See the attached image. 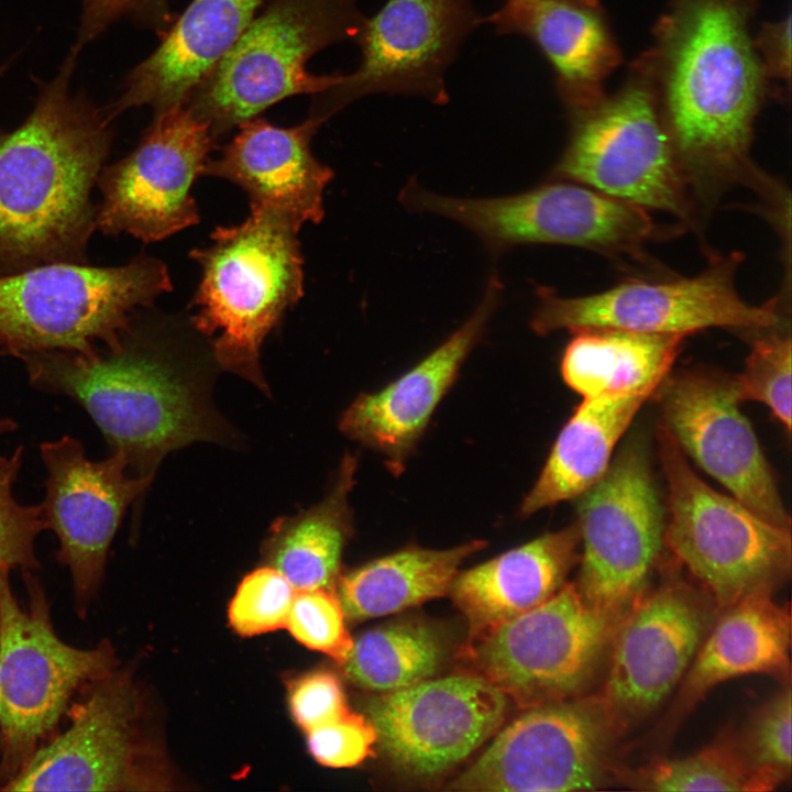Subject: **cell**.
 I'll list each match as a JSON object with an SVG mask.
<instances>
[{"mask_svg": "<svg viewBox=\"0 0 792 792\" xmlns=\"http://www.w3.org/2000/svg\"><path fill=\"white\" fill-rule=\"evenodd\" d=\"M356 465V458L346 454L319 503L276 519L268 531L263 553L295 591L332 588L338 582L343 550L353 530L349 494Z\"/></svg>", "mask_w": 792, "mask_h": 792, "instance_id": "obj_29", "label": "cell"}, {"mask_svg": "<svg viewBox=\"0 0 792 792\" xmlns=\"http://www.w3.org/2000/svg\"><path fill=\"white\" fill-rule=\"evenodd\" d=\"M507 704L486 679L468 672L380 693L367 702L366 717L391 768L428 783L450 773L493 737Z\"/></svg>", "mask_w": 792, "mask_h": 792, "instance_id": "obj_18", "label": "cell"}, {"mask_svg": "<svg viewBox=\"0 0 792 792\" xmlns=\"http://www.w3.org/2000/svg\"><path fill=\"white\" fill-rule=\"evenodd\" d=\"M651 393L583 398L561 429L535 485L519 512L530 516L578 498L607 471L613 451Z\"/></svg>", "mask_w": 792, "mask_h": 792, "instance_id": "obj_28", "label": "cell"}, {"mask_svg": "<svg viewBox=\"0 0 792 792\" xmlns=\"http://www.w3.org/2000/svg\"><path fill=\"white\" fill-rule=\"evenodd\" d=\"M766 77L790 81L791 77V16L788 14L762 26L754 42Z\"/></svg>", "mask_w": 792, "mask_h": 792, "instance_id": "obj_41", "label": "cell"}, {"mask_svg": "<svg viewBox=\"0 0 792 792\" xmlns=\"http://www.w3.org/2000/svg\"><path fill=\"white\" fill-rule=\"evenodd\" d=\"M216 143L185 103L155 113L138 146L102 169L96 229L151 243L197 224L191 190Z\"/></svg>", "mask_w": 792, "mask_h": 792, "instance_id": "obj_19", "label": "cell"}, {"mask_svg": "<svg viewBox=\"0 0 792 792\" xmlns=\"http://www.w3.org/2000/svg\"><path fill=\"white\" fill-rule=\"evenodd\" d=\"M263 0H193L157 48L130 74L124 94L103 114L151 106L155 113L185 103L233 46Z\"/></svg>", "mask_w": 792, "mask_h": 792, "instance_id": "obj_26", "label": "cell"}, {"mask_svg": "<svg viewBox=\"0 0 792 792\" xmlns=\"http://www.w3.org/2000/svg\"><path fill=\"white\" fill-rule=\"evenodd\" d=\"M286 627L297 641L331 657L339 666L353 646L344 610L331 588L296 591Z\"/></svg>", "mask_w": 792, "mask_h": 792, "instance_id": "obj_38", "label": "cell"}, {"mask_svg": "<svg viewBox=\"0 0 792 792\" xmlns=\"http://www.w3.org/2000/svg\"><path fill=\"white\" fill-rule=\"evenodd\" d=\"M773 592L751 593L721 610L706 632L658 735L668 737L704 700L727 680L768 674L782 684L791 682V612L778 604Z\"/></svg>", "mask_w": 792, "mask_h": 792, "instance_id": "obj_24", "label": "cell"}, {"mask_svg": "<svg viewBox=\"0 0 792 792\" xmlns=\"http://www.w3.org/2000/svg\"><path fill=\"white\" fill-rule=\"evenodd\" d=\"M744 371L734 377L739 403L759 402L791 431V336L789 321L752 332Z\"/></svg>", "mask_w": 792, "mask_h": 792, "instance_id": "obj_34", "label": "cell"}, {"mask_svg": "<svg viewBox=\"0 0 792 792\" xmlns=\"http://www.w3.org/2000/svg\"><path fill=\"white\" fill-rule=\"evenodd\" d=\"M81 37L90 38L110 22L128 13L153 14L158 21L166 18L167 0H85ZM168 14V13H167Z\"/></svg>", "mask_w": 792, "mask_h": 792, "instance_id": "obj_42", "label": "cell"}, {"mask_svg": "<svg viewBox=\"0 0 792 792\" xmlns=\"http://www.w3.org/2000/svg\"><path fill=\"white\" fill-rule=\"evenodd\" d=\"M399 200L411 211L459 222L496 252L525 244H562L644 260L646 243L662 231L648 210L574 182L543 184L504 197L460 198L431 193L413 178Z\"/></svg>", "mask_w": 792, "mask_h": 792, "instance_id": "obj_11", "label": "cell"}, {"mask_svg": "<svg viewBox=\"0 0 792 792\" xmlns=\"http://www.w3.org/2000/svg\"><path fill=\"white\" fill-rule=\"evenodd\" d=\"M76 55L45 86L26 120L0 134V276L81 263L96 229L91 191L110 132L103 113L68 94Z\"/></svg>", "mask_w": 792, "mask_h": 792, "instance_id": "obj_3", "label": "cell"}, {"mask_svg": "<svg viewBox=\"0 0 792 792\" xmlns=\"http://www.w3.org/2000/svg\"><path fill=\"white\" fill-rule=\"evenodd\" d=\"M365 21L358 0H268L185 105L218 141L280 100L320 94L342 74H311L309 58Z\"/></svg>", "mask_w": 792, "mask_h": 792, "instance_id": "obj_5", "label": "cell"}, {"mask_svg": "<svg viewBox=\"0 0 792 792\" xmlns=\"http://www.w3.org/2000/svg\"><path fill=\"white\" fill-rule=\"evenodd\" d=\"M622 618L587 604L574 582L466 646L474 673L520 710L587 694Z\"/></svg>", "mask_w": 792, "mask_h": 792, "instance_id": "obj_12", "label": "cell"}, {"mask_svg": "<svg viewBox=\"0 0 792 792\" xmlns=\"http://www.w3.org/2000/svg\"><path fill=\"white\" fill-rule=\"evenodd\" d=\"M578 521L455 576L449 594L468 625L466 646L556 595L579 562Z\"/></svg>", "mask_w": 792, "mask_h": 792, "instance_id": "obj_27", "label": "cell"}, {"mask_svg": "<svg viewBox=\"0 0 792 792\" xmlns=\"http://www.w3.org/2000/svg\"><path fill=\"white\" fill-rule=\"evenodd\" d=\"M22 575L24 602L0 568V790L57 733L78 692L120 662L107 639L90 648L62 640L43 585Z\"/></svg>", "mask_w": 792, "mask_h": 792, "instance_id": "obj_7", "label": "cell"}, {"mask_svg": "<svg viewBox=\"0 0 792 792\" xmlns=\"http://www.w3.org/2000/svg\"><path fill=\"white\" fill-rule=\"evenodd\" d=\"M791 682L759 706L737 730L756 772L773 791L791 776Z\"/></svg>", "mask_w": 792, "mask_h": 792, "instance_id": "obj_35", "label": "cell"}, {"mask_svg": "<svg viewBox=\"0 0 792 792\" xmlns=\"http://www.w3.org/2000/svg\"><path fill=\"white\" fill-rule=\"evenodd\" d=\"M502 294V280L494 273L469 319L403 376L377 393L360 395L343 413L340 430L381 453L394 474L400 473L464 361L482 340Z\"/></svg>", "mask_w": 792, "mask_h": 792, "instance_id": "obj_22", "label": "cell"}, {"mask_svg": "<svg viewBox=\"0 0 792 792\" xmlns=\"http://www.w3.org/2000/svg\"><path fill=\"white\" fill-rule=\"evenodd\" d=\"M561 360L564 382L583 398L609 394H653L679 353L684 336L619 328L573 331Z\"/></svg>", "mask_w": 792, "mask_h": 792, "instance_id": "obj_30", "label": "cell"}, {"mask_svg": "<svg viewBox=\"0 0 792 792\" xmlns=\"http://www.w3.org/2000/svg\"><path fill=\"white\" fill-rule=\"evenodd\" d=\"M444 790L557 792L616 782L623 736L594 693L522 710Z\"/></svg>", "mask_w": 792, "mask_h": 792, "instance_id": "obj_13", "label": "cell"}, {"mask_svg": "<svg viewBox=\"0 0 792 792\" xmlns=\"http://www.w3.org/2000/svg\"><path fill=\"white\" fill-rule=\"evenodd\" d=\"M718 613L703 588L670 578L624 615L594 693L622 735L678 688Z\"/></svg>", "mask_w": 792, "mask_h": 792, "instance_id": "obj_17", "label": "cell"}, {"mask_svg": "<svg viewBox=\"0 0 792 792\" xmlns=\"http://www.w3.org/2000/svg\"><path fill=\"white\" fill-rule=\"evenodd\" d=\"M298 224L251 208L239 224L218 227L189 256L200 267L194 329L208 339L215 363L267 391L261 345L304 295Z\"/></svg>", "mask_w": 792, "mask_h": 792, "instance_id": "obj_4", "label": "cell"}, {"mask_svg": "<svg viewBox=\"0 0 792 792\" xmlns=\"http://www.w3.org/2000/svg\"><path fill=\"white\" fill-rule=\"evenodd\" d=\"M642 70L693 193L713 199L743 183L767 196L776 187L749 155L767 77L743 0H674Z\"/></svg>", "mask_w": 792, "mask_h": 792, "instance_id": "obj_1", "label": "cell"}, {"mask_svg": "<svg viewBox=\"0 0 792 792\" xmlns=\"http://www.w3.org/2000/svg\"><path fill=\"white\" fill-rule=\"evenodd\" d=\"M172 290L167 266L139 255L118 266L54 262L0 276V345L25 355L87 353L119 342L136 308Z\"/></svg>", "mask_w": 792, "mask_h": 792, "instance_id": "obj_6", "label": "cell"}, {"mask_svg": "<svg viewBox=\"0 0 792 792\" xmlns=\"http://www.w3.org/2000/svg\"><path fill=\"white\" fill-rule=\"evenodd\" d=\"M615 778L645 791H769L732 728L689 756L657 759L635 769L617 767Z\"/></svg>", "mask_w": 792, "mask_h": 792, "instance_id": "obj_33", "label": "cell"}, {"mask_svg": "<svg viewBox=\"0 0 792 792\" xmlns=\"http://www.w3.org/2000/svg\"><path fill=\"white\" fill-rule=\"evenodd\" d=\"M739 253L713 256L700 274L667 282L627 280L596 294L563 297L539 286L538 304L530 320L537 334L585 328L688 334L726 328L752 333L784 321L781 301H746L735 285Z\"/></svg>", "mask_w": 792, "mask_h": 792, "instance_id": "obj_14", "label": "cell"}, {"mask_svg": "<svg viewBox=\"0 0 792 792\" xmlns=\"http://www.w3.org/2000/svg\"><path fill=\"white\" fill-rule=\"evenodd\" d=\"M613 96L568 109L553 176L691 223L693 194L645 72Z\"/></svg>", "mask_w": 792, "mask_h": 792, "instance_id": "obj_9", "label": "cell"}, {"mask_svg": "<svg viewBox=\"0 0 792 792\" xmlns=\"http://www.w3.org/2000/svg\"><path fill=\"white\" fill-rule=\"evenodd\" d=\"M498 35L528 38L551 66L566 109L602 96L620 53L595 0H504L484 19Z\"/></svg>", "mask_w": 792, "mask_h": 792, "instance_id": "obj_25", "label": "cell"}, {"mask_svg": "<svg viewBox=\"0 0 792 792\" xmlns=\"http://www.w3.org/2000/svg\"><path fill=\"white\" fill-rule=\"evenodd\" d=\"M40 451L47 471L42 515L58 539L56 559L70 573L75 610L85 618L125 510L152 479L132 474L116 452L100 461L87 459L80 441L69 436L43 442Z\"/></svg>", "mask_w": 792, "mask_h": 792, "instance_id": "obj_20", "label": "cell"}, {"mask_svg": "<svg viewBox=\"0 0 792 792\" xmlns=\"http://www.w3.org/2000/svg\"><path fill=\"white\" fill-rule=\"evenodd\" d=\"M376 730L364 715L351 710L339 718L307 732L310 755L322 766L351 768L373 755Z\"/></svg>", "mask_w": 792, "mask_h": 792, "instance_id": "obj_39", "label": "cell"}, {"mask_svg": "<svg viewBox=\"0 0 792 792\" xmlns=\"http://www.w3.org/2000/svg\"><path fill=\"white\" fill-rule=\"evenodd\" d=\"M63 722L2 791L151 790L165 782L132 668L119 662L87 683Z\"/></svg>", "mask_w": 792, "mask_h": 792, "instance_id": "obj_10", "label": "cell"}, {"mask_svg": "<svg viewBox=\"0 0 792 792\" xmlns=\"http://www.w3.org/2000/svg\"><path fill=\"white\" fill-rule=\"evenodd\" d=\"M682 452L762 519L791 529L772 470L739 410L734 377L705 370L668 375L653 393Z\"/></svg>", "mask_w": 792, "mask_h": 792, "instance_id": "obj_21", "label": "cell"}, {"mask_svg": "<svg viewBox=\"0 0 792 792\" xmlns=\"http://www.w3.org/2000/svg\"><path fill=\"white\" fill-rule=\"evenodd\" d=\"M484 19L472 0H387L354 40L358 68L314 95L310 114L323 121L351 102L376 94L449 102L444 74Z\"/></svg>", "mask_w": 792, "mask_h": 792, "instance_id": "obj_16", "label": "cell"}, {"mask_svg": "<svg viewBox=\"0 0 792 792\" xmlns=\"http://www.w3.org/2000/svg\"><path fill=\"white\" fill-rule=\"evenodd\" d=\"M295 588L274 568L248 574L229 605V623L241 636L251 637L286 627Z\"/></svg>", "mask_w": 792, "mask_h": 792, "instance_id": "obj_36", "label": "cell"}, {"mask_svg": "<svg viewBox=\"0 0 792 792\" xmlns=\"http://www.w3.org/2000/svg\"><path fill=\"white\" fill-rule=\"evenodd\" d=\"M449 653V642L440 628L408 619L362 632L341 667L359 688L386 693L433 678Z\"/></svg>", "mask_w": 792, "mask_h": 792, "instance_id": "obj_32", "label": "cell"}, {"mask_svg": "<svg viewBox=\"0 0 792 792\" xmlns=\"http://www.w3.org/2000/svg\"><path fill=\"white\" fill-rule=\"evenodd\" d=\"M485 547L484 540L442 550L411 546L340 575L337 595L345 618L386 616L447 595L462 562Z\"/></svg>", "mask_w": 792, "mask_h": 792, "instance_id": "obj_31", "label": "cell"}, {"mask_svg": "<svg viewBox=\"0 0 792 792\" xmlns=\"http://www.w3.org/2000/svg\"><path fill=\"white\" fill-rule=\"evenodd\" d=\"M657 435L668 488L664 546L719 612L751 593H774L790 578L791 529L708 486L662 424Z\"/></svg>", "mask_w": 792, "mask_h": 792, "instance_id": "obj_8", "label": "cell"}, {"mask_svg": "<svg viewBox=\"0 0 792 792\" xmlns=\"http://www.w3.org/2000/svg\"><path fill=\"white\" fill-rule=\"evenodd\" d=\"M21 461V447L0 457V568L33 571L40 568L35 539L46 524L40 505H21L12 495Z\"/></svg>", "mask_w": 792, "mask_h": 792, "instance_id": "obj_37", "label": "cell"}, {"mask_svg": "<svg viewBox=\"0 0 792 792\" xmlns=\"http://www.w3.org/2000/svg\"><path fill=\"white\" fill-rule=\"evenodd\" d=\"M168 327L133 324L114 345L90 352L23 356L31 383L76 400L111 453L132 474L153 479L172 450L195 441L229 440L231 430L210 400L216 364Z\"/></svg>", "mask_w": 792, "mask_h": 792, "instance_id": "obj_2", "label": "cell"}, {"mask_svg": "<svg viewBox=\"0 0 792 792\" xmlns=\"http://www.w3.org/2000/svg\"><path fill=\"white\" fill-rule=\"evenodd\" d=\"M323 123L312 114L290 128L253 118L238 127L218 157L208 160L202 175L240 187L250 208L271 211L299 227L319 223L324 216L323 193L334 175L311 152V140Z\"/></svg>", "mask_w": 792, "mask_h": 792, "instance_id": "obj_23", "label": "cell"}, {"mask_svg": "<svg viewBox=\"0 0 792 792\" xmlns=\"http://www.w3.org/2000/svg\"><path fill=\"white\" fill-rule=\"evenodd\" d=\"M578 498L582 552L574 584L587 604L623 618L664 546L663 509L642 446L629 442Z\"/></svg>", "mask_w": 792, "mask_h": 792, "instance_id": "obj_15", "label": "cell"}, {"mask_svg": "<svg viewBox=\"0 0 792 792\" xmlns=\"http://www.w3.org/2000/svg\"><path fill=\"white\" fill-rule=\"evenodd\" d=\"M288 704L293 719L306 733L350 711L340 679L328 670L310 671L292 681Z\"/></svg>", "mask_w": 792, "mask_h": 792, "instance_id": "obj_40", "label": "cell"}, {"mask_svg": "<svg viewBox=\"0 0 792 792\" xmlns=\"http://www.w3.org/2000/svg\"><path fill=\"white\" fill-rule=\"evenodd\" d=\"M16 428V424L8 418L0 417V435L10 432Z\"/></svg>", "mask_w": 792, "mask_h": 792, "instance_id": "obj_43", "label": "cell"}]
</instances>
